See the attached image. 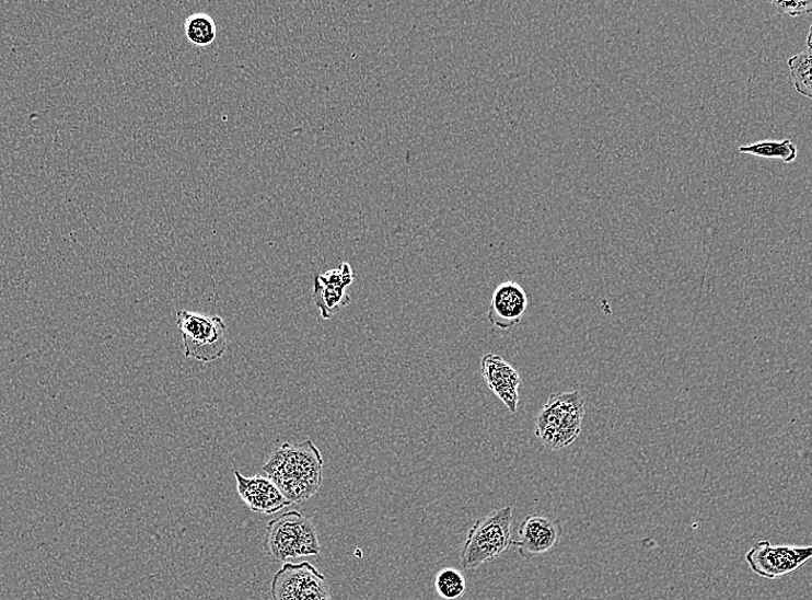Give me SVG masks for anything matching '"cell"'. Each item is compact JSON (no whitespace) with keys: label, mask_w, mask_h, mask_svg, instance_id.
<instances>
[{"label":"cell","mask_w":812,"mask_h":600,"mask_svg":"<svg viewBox=\"0 0 812 600\" xmlns=\"http://www.w3.org/2000/svg\"><path fill=\"white\" fill-rule=\"evenodd\" d=\"M234 477L237 481L240 497L252 511L271 516V514L291 505L282 495L280 488L269 478L263 476L245 477L237 470L234 471Z\"/></svg>","instance_id":"7c38bea8"},{"label":"cell","mask_w":812,"mask_h":600,"mask_svg":"<svg viewBox=\"0 0 812 600\" xmlns=\"http://www.w3.org/2000/svg\"><path fill=\"white\" fill-rule=\"evenodd\" d=\"M811 57V49H805L803 53L789 58L787 62L797 92L808 99L812 97Z\"/></svg>","instance_id":"9a60e30c"},{"label":"cell","mask_w":812,"mask_h":600,"mask_svg":"<svg viewBox=\"0 0 812 600\" xmlns=\"http://www.w3.org/2000/svg\"><path fill=\"white\" fill-rule=\"evenodd\" d=\"M353 280L355 272L348 263L341 264L339 268L315 276L313 300L324 319H330L351 303L347 288L352 285Z\"/></svg>","instance_id":"9c48e42d"},{"label":"cell","mask_w":812,"mask_h":600,"mask_svg":"<svg viewBox=\"0 0 812 600\" xmlns=\"http://www.w3.org/2000/svg\"><path fill=\"white\" fill-rule=\"evenodd\" d=\"M527 305L526 292L519 284L503 282L491 296L487 319L500 330H510L521 324Z\"/></svg>","instance_id":"8fae6325"},{"label":"cell","mask_w":812,"mask_h":600,"mask_svg":"<svg viewBox=\"0 0 812 600\" xmlns=\"http://www.w3.org/2000/svg\"><path fill=\"white\" fill-rule=\"evenodd\" d=\"M811 556V546L773 545L762 541L746 552L745 562L755 574L773 581L797 572Z\"/></svg>","instance_id":"52a82bcc"},{"label":"cell","mask_w":812,"mask_h":600,"mask_svg":"<svg viewBox=\"0 0 812 600\" xmlns=\"http://www.w3.org/2000/svg\"><path fill=\"white\" fill-rule=\"evenodd\" d=\"M739 152L765 160H781L787 164L796 162L799 153L797 145L790 139L781 141L763 140L753 145L741 146Z\"/></svg>","instance_id":"4fadbf2b"},{"label":"cell","mask_w":812,"mask_h":600,"mask_svg":"<svg viewBox=\"0 0 812 600\" xmlns=\"http://www.w3.org/2000/svg\"><path fill=\"white\" fill-rule=\"evenodd\" d=\"M584 415L580 392L552 394L537 417L536 436L552 450L564 449L580 437Z\"/></svg>","instance_id":"3957f363"},{"label":"cell","mask_w":812,"mask_h":600,"mask_svg":"<svg viewBox=\"0 0 812 600\" xmlns=\"http://www.w3.org/2000/svg\"><path fill=\"white\" fill-rule=\"evenodd\" d=\"M438 595L444 600H459L466 592V580L464 575L455 568H443L434 581Z\"/></svg>","instance_id":"2e32d148"},{"label":"cell","mask_w":812,"mask_h":600,"mask_svg":"<svg viewBox=\"0 0 812 600\" xmlns=\"http://www.w3.org/2000/svg\"><path fill=\"white\" fill-rule=\"evenodd\" d=\"M185 35L197 47H207L217 39L216 21L207 13L189 15L185 21Z\"/></svg>","instance_id":"5bb4252c"},{"label":"cell","mask_w":812,"mask_h":600,"mask_svg":"<svg viewBox=\"0 0 812 600\" xmlns=\"http://www.w3.org/2000/svg\"><path fill=\"white\" fill-rule=\"evenodd\" d=\"M514 509L511 506L498 508L477 520L468 530L461 550V565L464 570H473L500 558L514 546L511 526Z\"/></svg>","instance_id":"7a4b0ae2"},{"label":"cell","mask_w":812,"mask_h":600,"mask_svg":"<svg viewBox=\"0 0 812 600\" xmlns=\"http://www.w3.org/2000/svg\"><path fill=\"white\" fill-rule=\"evenodd\" d=\"M772 5L778 13L787 14L792 18L810 14L812 12L811 0H793V2H786V0L784 2V0H777V2H773Z\"/></svg>","instance_id":"e0dca14e"},{"label":"cell","mask_w":812,"mask_h":600,"mask_svg":"<svg viewBox=\"0 0 812 600\" xmlns=\"http://www.w3.org/2000/svg\"><path fill=\"white\" fill-rule=\"evenodd\" d=\"M272 600H333L326 576L310 563H286L272 577Z\"/></svg>","instance_id":"8992f818"},{"label":"cell","mask_w":812,"mask_h":600,"mask_svg":"<svg viewBox=\"0 0 812 600\" xmlns=\"http://www.w3.org/2000/svg\"><path fill=\"white\" fill-rule=\"evenodd\" d=\"M265 550L275 563L317 555L322 551L313 522L291 510L267 524Z\"/></svg>","instance_id":"277c9868"},{"label":"cell","mask_w":812,"mask_h":600,"mask_svg":"<svg viewBox=\"0 0 812 600\" xmlns=\"http://www.w3.org/2000/svg\"><path fill=\"white\" fill-rule=\"evenodd\" d=\"M177 324L182 333L184 356L202 362L216 361L228 348V333L221 316L179 311Z\"/></svg>","instance_id":"5b68a950"},{"label":"cell","mask_w":812,"mask_h":600,"mask_svg":"<svg viewBox=\"0 0 812 600\" xmlns=\"http://www.w3.org/2000/svg\"><path fill=\"white\" fill-rule=\"evenodd\" d=\"M811 26H809L808 35H807V49H811Z\"/></svg>","instance_id":"ac0fdd59"},{"label":"cell","mask_w":812,"mask_h":600,"mask_svg":"<svg viewBox=\"0 0 812 600\" xmlns=\"http://www.w3.org/2000/svg\"><path fill=\"white\" fill-rule=\"evenodd\" d=\"M324 458L312 440L285 443L270 454L263 470L290 504L311 499L324 481Z\"/></svg>","instance_id":"6da1fadb"},{"label":"cell","mask_w":812,"mask_h":600,"mask_svg":"<svg viewBox=\"0 0 812 600\" xmlns=\"http://www.w3.org/2000/svg\"><path fill=\"white\" fill-rule=\"evenodd\" d=\"M482 374L488 389L507 405L511 414H517L522 383L519 372L499 355L487 354L482 359Z\"/></svg>","instance_id":"30bf717a"},{"label":"cell","mask_w":812,"mask_h":600,"mask_svg":"<svg viewBox=\"0 0 812 600\" xmlns=\"http://www.w3.org/2000/svg\"><path fill=\"white\" fill-rule=\"evenodd\" d=\"M520 541L514 546L525 559L536 558L557 547L564 535L560 520L541 514L527 516L519 528Z\"/></svg>","instance_id":"ba28073f"}]
</instances>
